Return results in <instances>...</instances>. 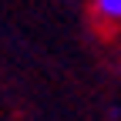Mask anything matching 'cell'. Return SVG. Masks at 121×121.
<instances>
[{
	"label": "cell",
	"instance_id": "cell-1",
	"mask_svg": "<svg viewBox=\"0 0 121 121\" xmlns=\"http://www.w3.org/2000/svg\"><path fill=\"white\" fill-rule=\"evenodd\" d=\"M94 13L108 24H121V0H94Z\"/></svg>",
	"mask_w": 121,
	"mask_h": 121
}]
</instances>
